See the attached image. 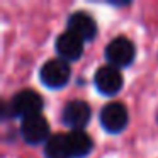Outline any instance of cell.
<instances>
[{
	"label": "cell",
	"instance_id": "obj_1",
	"mask_svg": "<svg viewBox=\"0 0 158 158\" xmlns=\"http://www.w3.org/2000/svg\"><path fill=\"white\" fill-rule=\"evenodd\" d=\"M70 77H72V70L68 66V61L61 58L49 60L41 66L39 72V78L49 89H61L68 83Z\"/></svg>",
	"mask_w": 158,
	"mask_h": 158
},
{
	"label": "cell",
	"instance_id": "obj_2",
	"mask_svg": "<svg viewBox=\"0 0 158 158\" xmlns=\"http://www.w3.org/2000/svg\"><path fill=\"white\" fill-rule=\"evenodd\" d=\"M136 49L134 44L124 36H117L114 38L109 44L106 46V58L109 65L116 66V68H124L129 66L134 60Z\"/></svg>",
	"mask_w": 158,
	"mask_h": 158
},
{
	"label": "cell",
	"instance_id": "obj_3",
	"mask_svg": "<svg viewBox=\"0 0 158 158\" xmlns=\"http://www.w3.org/2000/svg\"><path fill=\"white\" fill-rule=\"evenodd\" d=\"M10 109L14 116H21L22 119L29 116H36L41 114L43 109V99L36 90H21L19 94H15L14 99L10 102Z\"/></svg>",
	"mask_w": 158,
	"mask_h": 158
},
{
	"label": "cell",
	"instance_id": "obj_4",
	"mask_svg": "<svg viewBox=\"0 0 158 158\" xmlns=\"http://www.w3.org/2000/svg\"><path fill=\"white\" fill-rule=\"evenodd\" d=\"M21 134L29 144H39L43 141L49 139V124L43 114L29 116L22 119L21 124Z\"/></svg>",
	"mask_w": 158,
	"mask_h": 158
},
{
	"label": "cell",
	"instance_id": "obj_5",
	"mask_svg": "<svg viewBox=\"0 0 158 158\" xmlns=\"http://www.w3.org/2000/svg\"><path fill=\"white\" fill-rule=\"evenodd\" d=\"M100 124L107 133L117 134L127 124V110L121 102H109L100 110Z\"/></svg>",
	"mask_w": 158,
	"mask_h": 158
},
{
	"label": "cell",
	"instance_id": "obj_6",
	"mask_svg": "<svg viewBox=\"0 0 158 158\" xmlns=\"http://www.w3.org/2000/svg\"><path fill=\"white\" fill-rule=\"evenodd\" d=\"M94 82L102 95H116L123 89V75H121L119 68L112 65L100 66L94 77Z\"/></svg>",
	"mask_w": 158,
	"mask_h": 158
},
{
	"label": "cell",
	"instance_id": "obj_7",
	"mask_svg": "<svg viewBox=\"0 0 158 158\" xmlns=\"http://www.w3.org/2000/svg\"><path fill=\"white\" fill-rule=\"evenodd\" d=\"M61 121L73 131H82L90 121V107L83 100H70L61 112Z\"/></svg>",
	"mask_w": 158,
	"mask_h": 158
},
{
	"label": "cell",
	"instance_id": "obj_8",
	"mask_svg": "<svg viewBox=\"0 0 158 158\" xmlns=\"http://www.w3.org/2000/svg\"><path fill=\"white\" fill-rule=\"evenodd\" d=\"M68 31L80 38L83 43L92 41L97 34V24L87 12H75L68 19Z\"/></svg>",
	"mask_w": 158,
	"mask_h": 158
},
{
	"label": "cell",
	"instance_id": "obj_9",
	"mask_svg": "<svg viewBox=\"0 0 158 158\" xmlns=\"http://www.w3.org/2000/svg\"><path fill=\"white\" fill-rule=\"evenodd\" d=\"M56 53L65 61H75L83 53V41L77 38L73 32L66 31L60 34L56 39Z\"/></svg>",
	"mask_w": 158,
	"mask_h": 158
},
{
	"label": "cell",
	"instance_id": "obj_10",
	"mask_svg": "<svg viewBox=\"0 0 158 158\" xmlns=\"http://www.w3.org/2000/svg\"><path fill=\"white\" fill-rule=\"evenodd\" d=\"M44 156L46 158H73L72 146H70L68 134H53L44 144Z\"/></svg>",
	"mask_w": 158,
	"mask_h": 158
},
{
	"label": "cell",
	"instance_id": "obj_11",
	"mask_svg": "<svg viewBox=\"0 0 158 158\" xmlns=\"http://www.w3.org/2000/svg\"><path fill=\"white\" fill-rule=\"evenodd\" d=\"M68 138H70V146H72L73 158H82L90 153L92 139H90V136L87 133H83V131H72V133H68Z\"/></svg>",
	"mask_w": 158,
	"mask_h": 158
}]
</instances>
